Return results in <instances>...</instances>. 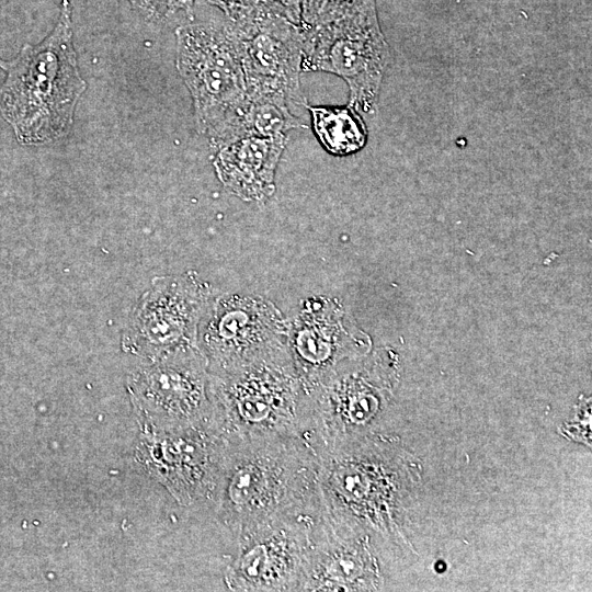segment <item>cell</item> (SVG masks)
Instances as JSON below:
<instances>
[{"mask_svg":"<svg viewBox=\"0 0 592 592\" xmlns=\"http://www.w3.org/2000/svg\"><path fill=\"white\" fill-rule=\"evenodd\" d=\"M194 1L195 0H167V12L175 13L178 11H183L186 14H192Z\"/></svg>","mask_w":592,"mask_h":592,"instance_id":"ffe728a7","label":"cell"},{"mask_svg":"<svg viewBox=\"0 0 592 592\" xmlns=\"http://www.w3.org/2000/svg\"><path fill=\"white\" fill-rule=\"evenodd\" d=\"M227 25L243 69L247 93L285 98L306 106L300 88L304 31L266 3L250 16Z\"/></svg>","mask_w":592,"mask_h":592,"instance_id":"8fae6325","label":"cell"},{"mask_svg":"<svg viewBox=\"0 0 592 592\" xmlns=\"http://www.w3.org/2000/svg\"><path fill=\"white\" fill-rule=\"evenodd\" d=\"M4 60L0 58V68H2Z\"/></svg>","mask_w":592,"mask_h":592,"instance_id":"44dd1931","label":"cell"},{"mask_svg":"<svg viewBox=\"0 0 592 592\" xmlns=\"http://www.w3.org/2000/svg\"><path fill=\"white\" fill-rule=\"evenodd\" d=\"M304 31L303 72H329L349 87V103L361 115L376 112L390 60L376 0H356L338 18Z\"/></svg>","mask_w":592,"mask_h":592,"instance_id":"277c9868","label":"cell"},{"mask_svg":"<svg viewBox=\"0 0 592 592\" xmlns=\"http://www.w3.org/2000/svg\"><path fill=\"white\" fill-rule=\"evenodd\" d=\"M208 3L217 7L224 12L228 21L236 22L243 20L265 2L263 0H206Z\"/></svg>","mask_w":592,"mask_h":592,"instance_id":"e0dca14e","label":"cell"},{"mask_svg":"<svg viewBox=\"0 0 592 592\" xmlns=\"http://www.w3.org/2000/svg\"><path fill=\"white\" fill-rule=\"evenodd\" d=\"M328 514L321 493L314 502L281 514L238 536L226 566L231 591H297L304 567Z\"/></svg>","mask_w":592,"mask_h":592,"instance_id":"8992f818","label":"cell"},{"mask_svg":"<svg viewBox=\"0 0 592 592\" xmlns=\"http://www.w3.org/2000/svg\"><path fill=\"white\" fill-rule=\"evenodd\" d=\"M369 345L335 297L305 298L286 317V346L305 390L365 354Z\"/></svg>","mask_w":592,"mask_h":592,"instance_id":"7c38bea8","label":"cell"},{"mask_svg":"<svg viewBox=\"0 0 592 592\" xmlns=\"http://www.w3.org/2000/svg\"><path fill=\"white\" fill-rule=\"evenodd\" d=\"M273 11L301 26L304 0H263Z\"/></svg>","mask_w":592,"mask_h":592,"instance_id":"ac0fdd59","label":"cell"},{"mask_svg":"<svg viewBox=\"0 0 592 592\" xmlns=\"http://www.w3.org/2000/svg\"><path fill=\"white\" fill-rule=\"evenodd\" d=\"M144 18L155 21L159 18V0H127Z\"/></svg>","mask_w":592,"mask_h":592,"instance_id":"d6986e66","label":"cell"},{"mask_svg":"<svg viewBox=\"0 0 592 592\" xmlns=\"http://www.w3.org/2000/svg\"><path fill=\"white\" fill-rule=\"evenodd\" d=\"M143 429L169 430L212 421L208 369L197 346L143 364L127 378Z\"/></svg>","mask_w":592,"mask_h":592,"instance_id":"ba28073f","label":"cell"},{"mask_svg":"<svg viewBox=\"0 0 592 592\" xmlns=\"http://www.w3.org/2000/svg\"><path fill=\"white\" fill-rule=\"evenodd\" d=\"M214 295L194 271L155 277L129 315L122 349L146 362L197 346L198 323Z\"/></svg>","mask_w":592,"mask_h":592,"instance_id":"52a82bcc","label":"cell"},{"mask_svg":"<svg viewBox=\"0 0 592 592\" xmlns=\"http://www.w3.org/2000/svg\"><path fill=\"white\" fill-rule=\"evenodd\" d=\"M196 345L208 373H221L286 345V317L261 296L215 294L200 320Z\"/></svg>","mask_w":592,"mask_h":592,"instance_id":"30bf717a","label":"cell"},{"mask_svg":"<svg viewBox=\"0 0 592 592\" xmlns=\"http://www.w3.org/2000/svg\"><path fill=\"white\" fill-rule=\"evenodd\" d=\"M286 141V136H244L218 147L213 161L218 180L246 202L269 200Z\"/></svg>","mask_w":592,"mask_h":592,"instance_id":"4fadbf2b","label":"cell"},{"mask_svg":"<svg viewBox=\"0 0 592 592\" xmlns=\"http://www.w3.org/2000/svg\"><path fill=\"white\" fill-rule=\"evenodd\" d=\"M356 0H304L301 26L327 23L351 8Z\"/></svg>","mask_w":592,"mask_h":592,"instance_id":"2e32d148","label":"cell"},{"mask_svg":"<svg viewBox=\"0 0 592 592\" xmlns=\"http://www.w3.org/2000/svg\"><path fill=\"white\" fill-rule=\"evenodd\" d=\"M320 459L300 434L225 439L214 503L218 521L238 536L320 497Z\"/></svg>","mask_w":592,"mask_h":592,"instance_id":"6da1fadb","label":"cell"},{"mask_svg":"<svg viewBox=\"0 0 592 592\" xmlns=\"http://www.w3.org/2000/svg\"><path fill=\"white\" fill-rule=\"evenodd\" d=\"M69 0H61L52 32L36 45L25 44L2 69L0 114L22 145H43L67 136L76 105L87 89L73 46Z\"/></svg>","mask_w":592,"mask_h":592,"instance_id":"7a4b0ae2","label":"cell"},{"mask_svg":"<svg viewBox=\"0 0 592 592\" xmlns=\"http://www.w3.org/2000/svg\"><path fill=\"white\" fill-rule=\"evenodd\" d=\"M175 37V65L193 100L196 128L216 149L247 95L236 44L227 23H187L177 27Z\"/></svg>","mask_w":592,"mask_h":592,"instance_id":"5b68a950","label":"cell"},{"mask_svg":"<svg viewBox=\"0 0 592 592\" xmlns=\"http://www.w3.org/2000/svg\"><path fill=\"white\" fill-rule=\"evenodd\" d=\"M224 448V436L209 421L169 430L143 429L136 456L180 504L214 508Z\"/></svg>","mask_w":592,"mask_h":592,"instance_id":"9c48e42d","label":"cell"},{"mask_svg":"<svg viewBox=\"0 0 592 592\" xmlns=\"http://www.w3.org/2000/svg\"><path fill=\"white\" fill-rule=\"evenodd\" d=\"M212 422L224 436L308 431L305 389L287 346L228 371L208 373Z\"/></svg>","mask_w":592,"mask_h":592,"instance_id":"3957f363","label":"cell"},{"mask_svg":"<svg viewBox=\"0 0 592 592\" xmlns=\"http://www.w3.org/2000/svg\"><path fill=\"white\" fill-rule=\"evenodd\" d=\"M316 138L333 156L363 149L368 132L362 115L350 105H306Z\"/></svg>","mask_w":592,"mask_h":592,"instance_id":"9a60e30c","label":"cell"},{"mask_svg":"<svg viewBox=\"0 0 592 592\" xmlns=\"http://www.w3.org/2000/svg\"><path fill=\"white\" fill-rule=\"evenodd\" d=\"M292 109L291 103L283 96L247 93L223 145L244 136H287L289 130L303 126V122L293 113Z\"/></svg>","mask_w":592,"mask_h":592,"instance_id":"5bb4252c","label":"cell"}]
</instances>
